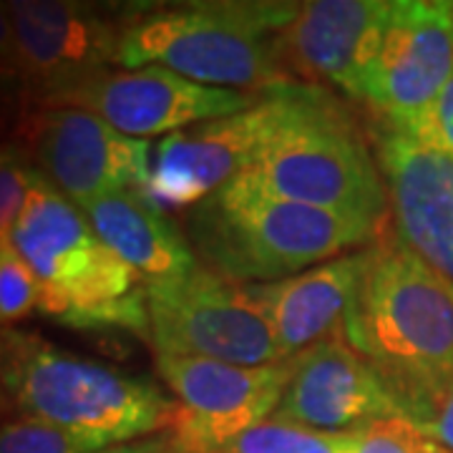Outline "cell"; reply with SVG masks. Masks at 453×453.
<instances>
[{"instance_id":"7","label":"cell","mask_w":453,"mask_h":453,"mask_svg":"<svg viewBox=\"0 0 453 453\" xmlns=\"http://www.w3.org/2000/svg\"><path fill=\"white\" fill-rule=\"evenodd\" d=\"M146 308L157 356L210 357L250 368L282 363L270 325L242 285L204 265L174 280L146 282Z\"/></svg>"},{"instance_id":"21","label":"cell","mask_w":453,"mask_h":453,"mask_svg":"<svg viewBox=\"0 0 453 453\" xmlns=\"http://www.w3.org/2000/svg\"><path fill=\"white\" fill-rule=\"evenodd\" d=\"M41 303L38 280L11 237H0V327H13Z\"/></svg>"},{"instance_id":"19","label":"cell","mask_w":453,"mask_h":453,"mask_svg":"<svg viewBox=\"0 0 453 453\" xmlns=\"http://www.w3.org/2000/svg\"><path fill=\"white\" fill-rule=\"evenodd\" d=\"M342 434H323L308 426L267 418L217 453H340Z\"/></svg>"},{"instance_id":"29","label":"cell","mask_w":453,"mask_h":453,"mask_svg":"<svg viewBox=\"0 0 453 453\" xmlns=\"http://www.w3.org/2000/svg\"><path fill=\"white\" fill-rule=\"evenodd\" d=\"M11 113H16L18 116V111H11V104H8V91H5V88H0V129L8 124V116H11Z\"/></svg>"},{"instance_id":"18","label":"cell","mask_w":453,"mask_h":453,"mask_svg":"<svg viewBox=\"0 0 453 453\" xmlns=\"http://www.w3.org/2000/svg\"><path fill=\"white\" fill-rule=\"evenodd\" d=\"M79 210L104 244L144 282L174 280L199 265L181 229L139 189L101 195Z\"/></svg>"},{"instance_id":"23","label":"cell","mask_w":453,"mask_h":453,"mask_svg":"<svg viewBox=\"0 0 453 453\" xmlns=\"http://www.w3.org/2000/svg\"><path fill=\"white\" fill-rule=\"evenodd\" d=\"M38 169L16 142H0V237H11Z\"/></svg>"},{"instance_id":"20","label":"cell","mask_w":453,"mask_h":453,"mask_svg":"<svg viewBox=\"0 0 453 453\" xmlns=\"http://www.w3.org/2000/svg\"><path fill=\"white\" fill-rule=\"evenodd\" d=\"M340 453H446L421 426L405 416H386L342 434Z\"/></svg>"},{"instance_id":"6","label":"cell","mask_w":453,"mask_h":453,"mask_svg":"<svg viewBox=\"0 0 453 453\" xmlns=\"http://www.w3.org/2000/svg\"><path fill=\"white\" fill-rule=\"evenodd\" d=\"M300 3H192L124 20L116 65H162L189 81L262 96L288 83L277 35Z\"/></svg>"},{"instance_id":"2","label":"cell","mask_w":453,"mask_h":453,"mask_svg":"<svg viewBox=\"0 0 453 453\" xmlns=\"http://www.w3.org/2000/svg\"><path fill=\"white\" fill-rule=\"evenodd\" d=\"M0 357L13 411L61 428L91 453L177 421V401L154 380L73 356L31 330L0 327Z\"/></svg>"},{"instance_id":"26","label":"cell","mask_w":453,"mask_h":453,"mask_svg":"<svg viewBox=\"0 0 453 453\" xmlns=\"http://www.w3.org/2000/svg\"><path fill=\"white\" fill-rule=\"evenodd\" d=\"M18 88L20 96V65H18L16 33L8 3H0V88Z\"/></svg>"},{"instance_id":"25","label":"cell","mask_w":453,"mask_h":453,"mask_svg":"<svg viewBox=\"0 0 453 453\" xmlns=\"http://www.w3.org/2000/svg\"><path fill=\"white\" fill-rule=\"evenodd\" d=\"M96 453H207L202 446H196L195 441H189L187 436H181L174 428H166L159 434H151V436L136 438L129 443H121V446H111V449H104Z\"/></svg>"},{"instance_id":"12","label":"cell","mask_w":453,"mask_h":453,"mask_svg":"<svg viewBox=\"0 0 453 453\" xmlns=\"http://www.w3.org/2000/svg\"><path fill=\"white\" fill-rule=\"evenodd\" d=\"M20 65V109H31L116 64L124 20L116 23L101 5L73 0L8 3Z\"/></svg>"},{"instance_id":"14","label":"cell","mask_w":453,"mask_h":453,"mask_svg":"<svg viewBox=\"0 0 453 453\" xmlns=\"http://www.w3.org/2000/svg\"><path fill=\"white\" fill-rule=\"evenodd\" d=\"M371 139L388 192L393 229L413 252L453 280V157L380 119Z\"/></svg>"},{"instance_id":"11","label":"cell","mask_w":453,"mask_h":453,"mask_svg":"<svg viewBox=\"0 0 453 453\" xmlns=\"http://www.w3.org/2000/svg\"><path fill=\"white\" fill-rule=\"evenodd\" d=\"M453 73L451 0H393L357 101L380 121L405 124Z\"/></svg>"},{"instance_id":"17","label":"cell","mask_w":453,"mask_h":453,"mask_svg":"<svg viewBox=\"0 0 453 453\" xmlns=\"http://www.w3.org/2000/svg\"><path fill=\"white\" fill-rule=\"evenodd\" d=\"M365 265L368 247L277 282L242 285L250 303L270 325L282 360L342 330Z\"/></svg>"},{"instance_id":"27","label":"cell","mask_w":453,"mask_h":453,"mask_svg":"<svg viewBox=\"0 0 453 453\" xmlns=\"http://www.w3.org/2000/svg\"><path fill=\"white\" fill-rule=\"evenodd\" d=\"M423 431L434 438V441H436L443 451L453 453V386H451V390H449V398H446V403L441 405L438 416L434 418V421L428 423Z\"/></svg>"},{"instance_id":"8","label":"cell","mask_w":453,"mask_h":453,"mask_svg":"<svg viewBox=\"0 0 453 453\" xmlns=\"http://www.w3.org/2000/svg\"><path fill=\"white\" fill-rule=\"evenodd\" d=\"M16 142L31 164L76 207L119 189H139L151 144L109 127L83 109H20Z\"/></svg>"},{"instance_id":"15","label":"cell","mask_w":453,"mask_h":453,"mask_svg":"<svg viewBox=\"0 0 453 453\" xmlns=\"http://www.w3.org/2000/svg\"><path fill=\"white\" fill-rule=\"evenodd\" d=\"M398 413L380 378L340 330L290 357V378L273 416L323 434H350Z\"/></svg>"},{"instance_id":"10","label":"cell","mask_w":453,"mask_h":453,"mask_svg":"<svg viewBox=\"0 0 453 453\" xmlns=\"http://www.w3.org/2000/svg\"><path fill=\"white\" fill-rule=\"evenodd\" d=\"M282 111L280 86L250 109L164 136L139 192L159 210H192L252 164Z\"/></svg>"},{"instance_id":"3","label":"cell","mask_w":453,"mask_h":453,"mask_svg":"<svg viewBox=\"0 0 453 453\" xmlns=\"http://www.w3.org/2000/svg\"><path fill=\"white\" fill-rule=\"evenodd\" d=\"M388 226L270 195L244 177L184 217V237L204 267L234 285L277 282L372 244Z\"/></svg>"},{"instance_id":"9","label":"cell","mask_w":453,"mask_h":453,"mask_svg":"<svg viewBox=\"0 0 453 453\" xmlns=\"http://www.w3.org/2000/svg\"><path fill=\"white\" fill-rule=\"evenodd\" d=\"M257 98L202 86L162 65H144L121 71L101 68L31 109H83L127 136L144 139L157 134L172 136L196 124L240 113L257 104Z\"/></svg>"},{"instance_id":"28","label":"cell","mask_w":453,"mask_h":453,"mask_svg":"<svg viewBox=\"0 0 453 453\" xmlns=\"http://www.w3.org/2000/svg\"><path fill=\"white\" fill-rule=\"evenodd\" d=\"M8 413H13V405H11L8 393H5V383H3V357H0V418H5Z\"/></svg>"},{"instance_id":"5","label":"cell","mask_w":453,"mask_h":453,"mask_svg":"<svg viewBox=\"0 0 453 453\" xmlns=\"http://www.w3.org/2000/svg\"><path fill=\"white\" fill-rule=\"evenodd\" d=\"M11 242L41 288L38 310L73 330H129L149 338L146 282L104 244L68 196L38 172Z\"/></svg>"},{"instance_id":"16","label":"cell","mask_w":453,"mask_h":453,"mask_svg":"<svg viewBox=\"0 0 453 453\" xmlns=\"http://www.w3.org/2000/svg\"><path fill=\"white\" fill-rule=\"evenodd\" d=\"M393 0H318L277 35V56L290 81L335 86L350 98L371 65Z\"/></svg>"},{"instance_id":"1","label":"cell","mask_w":453,"mask_h":453,"mask_svg":"<svg viewBox=\"0 0 453 453\" xmlns=\"http://www.w3.org/2000/svg\"><path fill=\"white\" fill-rule=\"evenodd\" d=\"M342 335L386 386L405 418L426 428L453 386V280L388 229L368 265Z\"/></svg>"},{"instance_id":"24","label":"cell","mask_w":453,"mask_h":453,"mask_svg":"<svg viewBox=\"0 0 453 453\" xmlns=\"http://www.w3.org/2000/svg\"><path fill=\"white\" fill-rule=\"evenodd\" d=\"M393 127L411 134L416 142L453 157V73L438 91V96L421 113H416L405 124H393Z\"/></svg>"},{"instance_id":"13","label":"cell","mask_w":453,"mask_h":453,"mask_svg":"<svg viewBox=\"0 0 453 453\" xmlns=\"http://www.w3.org/2000/svg\"><path fill=\"white\" fill-rule=\"evenodd\" d=\"M157 371L177 395L172 428L207 453H217L273 418L290 378V360L250 368L210 357L157 356Z\"/></svg>"},{"instance_id":"22","label":"cell","mask_w":453,"mask_h":453,"mask_svg":"<svg viewBox=\"0 0 453 453\" xmlns=\"http://www.w3.org/2000/svg\"><path fill=\"white\" fill-rule=\"evenodd\" d=\"M0 453H91L65 431L31 416L0 418Z\"/></svg>"},{"instance_id":"4","label":"cell","mask_w":453,"mask_h":453,"mask_svg":"<svg viewBox=\"0 0 453 453\" xmlns=\"http://www.w3.org/2000/svg\"><path fill=\"white\" fill-rule=\"evenodd\" d=\"M280 98L275 129L240 177L297 204L388 226L380 166L340 98L300 81L280 83Z\"/></svg>"}]
</instances>
